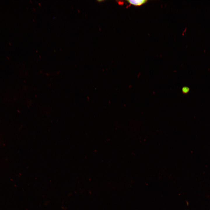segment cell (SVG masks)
<instances>
[{"label":"cell","mask_w":210,"mask_h":210,"mask_svg":"<svg viewBox=\"0 0 210 210\" xmlns=\"http://www.w3.org/2000/svg\"><path fill=\"white\" fill-rule=\"evenodd\" d=\"M130 4L135 6H140L146 3V0H128L126 1Z\"/></svg>","instance_id":"obj_1"},{"label":"cell","mask_w":210,"mask_h":210,"mask_svg":"<svg viewBox=\"0 0 210 210\" xmlns=\"http://www.w3.org/2000/svg\"><path fill=\"white\" fill-rule=\"evenodd\" d=\"M189 88L187 86H184L183 87L182 89V91L184 94H187L189 91Z\"/></svg>","instance_id":"obj_2"}]
</instances>
